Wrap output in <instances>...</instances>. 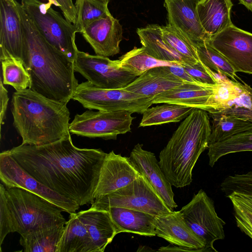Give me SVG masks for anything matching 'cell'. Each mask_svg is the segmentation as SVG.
<instances>
[{
	"mask_svg": "<svg viewBox=\"0 0 252 252\" xmlns=\"http://www.w3.org/2000/svg\"><path fill=\"white\" fill-rule=\"evenodd\" d=\"M27 172L80 206L94 202L101 167L107 153L79 148L69 135L43 145L21 144L7 150Z\"/></svg>",
	"mask_w": 252,
	"mask_h": 252,
	"instance_id": "cell-1",
	"label": "cell"
},
{
	"mask_svg": "<svg viewBox=\"0 0 252 252\" xmlns=\"http://www.w3.org/2000/svg\"><path fill=\"white\" fill-rule=\"evenodd\" d=\"M31 77L29 88L50 99L67 104L78 85L74 62L50 45L16 1Z\"/></svg>",
	"mask_w": 252,
	"mask_h": 252,
	"instance_id": "cell-2",
	"label": "cell"
},
{
	"mask_svg": "<svg viewBox=\"0 0 252 252\" xmlns=\"http://www.w3.org/2000/svg\"><path fill=\"white\" fill-rule=\"evenodd\" d=\"M11 103L13 125L22 144L46 145L70 134L67 103L48 98L29 88L14 92Z\"/></svg>",
	"mask_w": 252,
	"mask_h": 252,
	"instance_id": "cell-3",
	"label": "cell"
},
{
	"mask_svg": "<svg viewBox=\"0 0 252 252\" xmlns=\"http://www.w3.org/2000/svg\"><path fill=\"white\" fill-rule=\"evenodd\" d=\"M211 132L207 111L195 108L180 124L159 155V164L172 186L183 188L192 180L193 168L208 148Z\"/></svg>",
	"mask_w": 252,
	"mask_h": 252,
	"instance_id": "cell-4",
	"label": "cell"
},
{
	"mask_svg": "<svg viewBox=\"0 0 252 252\" xmlns=\"http://www.w3.org/2000/svg\"><path fill=\"white\" fill-rule=\"evenodd\" d=\"M63 210L26 189L0 184V249L6 235L65 223Z\"/></svg>",
	"mask_w": 252,
	"mask_h": 252,
	"instance_id": "cell-5",
	"label": "cell"
},
{
	"mask_svg": "<svg viewBox=\"0 0 252 252\" xmlns=\"http://www.w3.org/2000/svg\"><path fill=\"white\" fill-rule=\"evenodd\" d=\"M21 6L44 39L73 62L78 50L75 43L77 32L74 24L55 11L52 2L21 0Z\"/></svg>",
	"mask_w": 252,
	"mask_h": 252,
	"instance_id": "cell-6",
	"label": "cell"
},
{
	"mask_svg": "<svg viewBox=\"0 0 252 252\" xmlns=\"http://www.w3.org/2000/svg\"><path fill=\"white\" fill-rule=\"evenodd\" d=\"M72 99L85 108L101 111H127L143 114L153 104V98L123 88H98L88 81L78 84Z\"/></svg>",
	"mask_w": 252,
	"mask_h": 252,
	"instance_id": "cell-7",
	"label": "cell"
},
{
	"mask_svg": "<svg viewBox=\"0 0 252 252\" xmlns=\"http://www.w3.org/2000/svg\"><path fill=\"white\" fill-rule=\"evenodd\" d=\"M91 207L106 210L118 207L143 212L154 216L169 214L172 211L162 199L140 174L127 185L95 199Z\"/></svg>",
	"mask_w": 252,
	"mask_h": 252,
	"instance_id": "cell-8",
	"label": "cell"
},
{
	"mask_svg": "<svg viewBox=\"0 0 252 252\" xmlns=\"http://www.w3.org/2000/svg\"><path fill=\"white\" fill-rule=\"evenodd\" d=\"M180 212L187 224L204 243L208 252H217L214 243L224 238L225 222L218 216L214 202L206 193L200 189Z\"/></svg>",
	"mask_w": 252,
	"mask_h": 252,
	"instance_id": "cell-9",
	"label": "cell"
},
{
	"mask_svg": "<svg viewBox=\"0 0 252 252\" xmlns=\"http://www.w3.org/2000/svg\"><path fill=\"white\" fill-rule=\"evenodd\" d=\"M132 112L93 111L88 110L76 114L69 125L71 134L89 138L116 140L119 134L131 131L134 117Z\"/></svg>",
	"mask_w": 252,
	"mask_h": 252,
	"instance_id": "cell-10",
	"label": "cell"
},
{
	"mask_svg": "<svg viewBox=\"0 0 252 252\" xmlns=\"http://www.w3.org/2000/svg\"><path fill=\"white\" fill-rule=\"evenodd\" d=\"M74 70L95 87L103 89H122L137 76L122 69L118 60L92 55L79 50L74 61Z\"/></svg>",
	"mask_w": 252,
	"mask_h": 252,
	"instance_id": "cell-11",
	"label": "cell"
},
{
	"mask_svg": "<svg viewBox=\"0 0 252 252\" xmlns=\"http://www.w3.org/2000/svg\"><path fill=\"white\" fill-rule=\"evenodd\" d=\"M0 179L7 188L26 189L51 202L69 214L80 205L43 185L27 172L6 151L0 154Z\"/></svg>",
	"mask_w": 252,
	"mask_h": 252,
	"instance_id": "cell-12",
	"label": "cell"
},
{
	"mask_svg": "<svg viewBox=\"0 0 252 252\" xmlns=\"http://www.w3.org/2000/svg\"><path fill=\"white\" fill-rule=\"evenodd\" d=\"M207 42L227 59L236 72L252 74V33L232 24Z\"/></svg>",
	"mask_w": 252,
	"mask_h": 252,
	"instance_id": "cell-13",
	"label": "cell"
},
{
	"mask_svg": "<svg viewBox=\"0 0 252 252\" xmlns=\"http://www.w3.org/2000/svg\"><path fill=\"white\" fill-rule=\"evenodd\" d=\"M10 58L22 61L26 68L24 34L16 0H0V60Z\"/></svg>",
	"mask_w": 252,
	"mask_h": 252,
	"instance_id": "cell-14",
	"label": "cell"
},
{
	"mask_svg": "<svg viewBox=\"0 0 252 252\" xmlns=\"http://www.w3.org/2000/svg\"><path fill=\"white\" fill-rule=\"evenodd\" d=\"M222 86L184 83L153 98V104L168 103L205 110L209 113L223 108L218 100Z\"/></svg>",
	"mask_w": 252,
	"mask_h": 252,
	"instance_id": "cell-15",
	"label": "cell"
},
{
	"mask_svg": "<svg viewBox=\"0 0 252 252\" xmlns=\"http://www.w3.org/2000/svg\"><path fill=\"white\" fill-rule=\"evenodd\" d=\"M168 25L189 40L195 46L210 36L200 21L197 5L199 0H164Z\"/></svg>",
	"mask_w": 252,
	"mask_h": 252,
	"instance_id": "cell-16",
	"label": "cell"
},
{
	"mask_svg": "<svg viewBox=\"0 0 252 252\" xmlns=\"http://www.w3.org/2000/svg\"><path fill=\"white\" fill-rule=\"evenodd\" d=\"M140 174L129 158L111 151L107 154L102 164L94 192V199L127 185Z\"/></svg>",
	"mask_w": 252,
	"mask_h": 252,
	"instance_id": "cell-17",
	"label": "cell"
},
{
	"mask_svg": "<svg viewBox=\"0 0 252 252\" xmlns=\"http://www.w3.org/2000/svg\"><path fill=\"white\" fill-rule=\"evenodd\" d=\"M142 147L143 144L140 143L135 145L129 158L138 172L173 211L177 205L174 200L172 185L162 171L155 154L143 149Z\"/></svg>",
	"mask_w": 252,
	"mask_h": 252,
	"instance_id": "cell-18",
	"label": "cell"
},
{
	"mask_svg": "<svg viewBox=\"0 0 252 252\" xmlns=\"http://www.w3.org/2000/svg\"><path fill=\"white\" fill-rule=\"evenodd\" d=\"M96 55L113 56L119 53L123 29L119 20L110 14L88 25L81 33Z\"/></svg>",
	"mask_w": 252,
	"mask_h": 252,
	"instance_id": "cell-19",
	"label": "cell"
},
{
	"mask_svg": "<svg viewBox=\"0 0 252 252\" xmlns=\"http://www.w3.org/2000/svg\"><path fill=\"white\" fill-rule=\"evenodd\" d=\"M156 236L171 244L189 249L191 252H208L204 243L194 233L179 211L155 216Z\"/></svg>",
	"mask_w": 252,
	"mask_h": 252,
	"instance_id": "cell-20",
	"label": "cell"
},
{
	"mask_svg": "<svg viewBox=\"0 0 252 252\" xmlns=\"http://www.w3.org/2000/svg\"><path fill=\"white\" fill-rule=\"evenodd\" d=\"M165 66H157L147 70L123 89L153 98L158 94L184 83L172 74Z\"/></svg>",
	"mask_w": 252,
	"mask_h": 252,
	"instance_id": "cell-21",
	"label": "cell"
},
{
	"mask_svg": "<svg viewBox=\"0 0 252 252\" xmlns=\"http://www.w3.org/2000/svg\"><path fill=\"white\" fill-rule=\"evenodd\" d=\"M77 215L87 228L97 252H103L118 234L109 212L91 207Z\"/></svg>",
	"mask_w": 252,
	"mask_h": 252,
	"instance_id": "cell-22",
	"label": "cell"
},
{
	"mask_svg": "<svg viewBox=\"0 0 252 252\" xmlns=\"http://www.w3.org/2000/svg\"><path fill=\"white\" fill-rule=\"evenodd\" d=\"M111 216L118 233H131L142 236H156L155 216L133 209L110 207L106 209Z\"/></svg>",
	"mask_w": 252,
	"mask_h": 252,
	"instance_id": "cell-23",
	"label": "cell"
},
{
	"mask_svg": "<svg viewBox=\"0 0 252 252\" xmlns=\"http://www.w3.org/2000/svg\"><path fill=\"white\" fill-rule=\"evenodd\" d=\"M231 0H199L197 11L201 24L211 37L219 33L233 24Z\"/></svg>",
	"mask_w": 252,
	"mask_h": 252,
	"instance_id": "cell-24",
	"label": "cell"
},
{
	"mask_svg": "<svg viewBox=\"0 0 252 252\" xmlns=\"http://www.w3.org/2000/svg\"><path fill=\"white\" fill-rule=\"evenodd\" d=\"M136 32L142 46L153 58L163 61L192 66L188 60L163 40L160 26L150 24L144 28L137 29Z\"/></svg>",
	"mask_w": 252,
	"mask_h": 252,
	"instance_id": "cell-25",
	"label": "cell"
},
{
	"mask_svg": "<svg viewBox=\"0 0 252 252\" xmlns=\"http://www.w3.org/2000/svg\"><path fill=\"white\" fill-rule=\"evenodd\" d=\"M56 252H97L89 233L77 213L66 221Z\"/></svg>",
	"mask_w": 252,
	"mask_h": 252,
	"instance_id": "cell-26",
	"label": "cell"
},
{
	"mask_svg": "<svg viewBox=\"0 0 252 252\" xmlns=\"http://www.w3.org/2000/svg\"><path fill=\"white\" fill-rule=\"evenodd\" d=\"M65 223L34 230L21 236L25 252H56Z\"/></svg>",
	"mask_w": 252,
	"mask_h": 252,
	"instance_id": "cell-27",
	"label": "cell"
},
{
	"mask_svg": "<svg viewBox=\"0 0 252 252\" xmlns=\"http://www.w3.org/2000/svg\"><path fill=\"white\" fill-rule=\"evenodd\" d=\"M161 104L149 107L143 112L139 127L178 122L187 118L195 109L176 104Z\"/></svg>",
	"mask_w": 252,
	"mask_h": 252,
	"instance_id": "cell-28",
	"label": "cell"
},
{
	"mask_svg": "<svg viewBox=\"0 0 252 252\" xmlns=\"http://www.w3.org/2000/svg\"><path fill=\"white\" fill-rule=\"evenodd\" d=\"M209 113L213 119V126L209 145L252 129V123L246 119L231 114Z\"/></svg>",
	"mask_w": 252,
	"mask_h": 252,
	"instance_id": "cell-29",
	"label": "cell"
},
{
	"mask_svg": "<svg viewBox=\"0 0 252 252\" xmlns=\"http://www.w3.org/2000/svg\"><path fill=\"white\" fill-rule=\"evenodd\" d=\"M209 164L213 167L218 160L227 154L252 151V129L235 134L208 146Z\"/></svg>",
	"mask_w": 252,
	"mask_h": 252,
	"instance_id": "cell-30",
	"label": "cell"
},
{
	"mask_svg": "<svg viewBox=\"0 0 252 252\" xmlns=\"http://www.w3.org/2000/svg\"><path fill=\"white\" fill-rule=\"evenodd\" d=\"M118 61L122 69L137 77L155 67L178 64L157 60L149 55L143 46L134 47L122 56Z\"/></svg>",
	"mask_w": 252,
	"mask_h": 252,
	"instance_id": "cell-31",
	"label": "cell"
},
{
	"mask_svg": "<svg viewBox=\"0 0 252 252\" xmlns=\"http://www.w3.org/2000/svg\"><path fill=\"white\" fill-rule=\"evenodd\" d=\"M195 47L199 61L212 71L230 77L235 83H240L236 78L240 79L227 59L207 41L198 44Z\"/></svg>",
	"mask_w": 252,
	"mask_h": 252,
	"instance_id": "cell-32",
	"label": "cell"
},
{
	"mask_svg": "<svg viewBox=\"0 0 252 252\" xmlns=\"http://www.w3.org/2000/svg\"><path fill=\"white\" fill-rule=\"evenodd\" d=\"M108 2L102 0H76V20L74 25L77 32L81 33L93 22L110 15Z\"/></svg>",
	"mask_w": 252,
	"mask_h": 252,
	"instance_id": "cell-33",
	"label": "cell"
},
{
	"mask_svg": "<svg viewBox=\"0 0 252 252\" xmlns=\"http://www.w3.org/2000/svg\"><path fill=\"white\" fill-rule=\"evenodd\" d=\"M2 82L13 87L16 91L26 89L31 85V77L23 62L10 58L1 61Z\"/></svg>",
	"mask_w": 252,
	"mask_h": 252,
	"instance_id": "cell-34",
	"label": "cell"
},
{
	"mask_svg": "<svg viewBox=\"0 0 252 252\" xmlns=\"http://www.w3.org/2000/svg\"><path fill=\"white\" fill-rule=\"evenodd\" d=\"M163 40L183 56L192 66L200 62L195 46L187 38L168 25L161 26Z\"/></svg>",
	"mask_w": 252,
	"mask_h": 252,
	"instance_id": "cell-35",
	"label": "cell"
},
{
	"mask_svg": "<svg viewBox=\"0 0 252 252\" xmlns=\"http://www.w3.org/2000/svg\"><path fill=\"white\" fill-rule=\"evenodd\" d=\"M226 197L232 204L237 226L252 239V198L236 193Z\"/></svg>",
	"mask_w": 252,
	"mask_h": 252,
	"instance_id": "cell-36",
	"label": "cell"
},
{
	"mask_svg": "<svg viewBox=\"0 0 252 252\" xmlns=\"http://www.w3.org/2000/svg\"><path fill=\"white\" fill-rule=\"evenodd\" d=\"M220 189L225 196L236 193L252 198V171L228 176L220 184Z\"/></svg>",
	"mask_w": 252,
	"mask_h": 252,
	"instance_id": "cell-37",
	"label": "cell"
},
{
	"mask_svg": "<svg viewBox=\"0 0 252 252\" xmlns=\"http://www.w3.org/2000/svg\"><path fill=\"white\" fill-rule=\"evenodd\" d=\"M237 98L240 102L212 113L233 115L252 123V88L243 91Z\"/></svg>",
	"mask_w": 252,
	"mask_h": 252,
	"instance_id": "cell-38",
	"label": "cell"
},
{
	"mask_svg": "<svg viewBox=\"0 0 252 252\" xmlns=\"http://www.w3.org/2000/svg\"><path fill=\"white\" fill-rule=\"evenodd\" d=\"M182 66L193 79L200 84L211 86H222L215 73L201 62L193 66L182 64Z\"/></svg>",
	"mask_w": 252,
	"mask_h": 252,
	"instance_id": "cell-39",
	"label": "cell"
},
{
	"mask_svg": "<svg viewBox=\"0 0 252 252\" xmlns=\"http://www.w3.org/2000/svg\"><path fill=\"white\" fill-rule=\"evenodd\" d=\"M59 7L66 20L74 24L76 20V10L72 0H48Z\"/></svg>",
	"mask_w": 252,
	"mask_h": 252,
	"instance_id": "cell-40",
	"label": "cell"
},
{
	"mask_svg": "<svg viewBox=\"0 0 252 252\" xmlns=\"http://www.w3.org/2000/svg\"><path fill=\"white\" fill-rule=\"evenodd\" d=\"M165 66L172 74L181 79L184 83L200 84L187 72L182 66V64H175L171 65H165Z\"/></svg>",
	"mask_w": 252,
	"mask_h": 252,
	"instance_id": "cell-41",
	"label": "cell"
},
{
	"mask_svg": "<svg viewBox=\"0 0 252 252\" xmlns=\"http://www.w3.org/2000/svg\"><path fill=\"white\" fill-rule=\"evenodd\" d=\"M0 126L5 119V114L8 105L9 97L8 96V92L4 88L2 80L0 78Z\"/></svg>",
	"mask_w": 252,
	"mask_h": 252,
	"instance_id": "cell-42",
	"label": "cell"
},
{
	"mask_svg": "<svg viewBox=\"0 0 252 252\" xmlns=\"http://www.w3.org/2000/svg\"><path fill=\"white\" fill-rule=\"evenodd\" d=\"M240 3L244 5L248 9L252 12V0H238Z\"/></svg>",
	"mask_w": 252,
	"mask_h": 252,
	"instance_id": "cell-43",
	"label": "cell"
},
{
	"mask_svg": "<svg viewBox=\"0 0 252 252\" xmlns=\"http://www.w3.org/2000/svg\"><path fill=\"white\" fill-rule=\"evenodd\" d=\"M102 0L109 1L110 0Z\"/></svg>",
	"mask_w": 252,
	"mask_h": 252,
	"instance_id": "cell-44",
	"label": "cell"
}]
</instances>
